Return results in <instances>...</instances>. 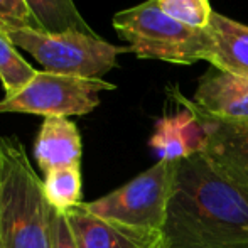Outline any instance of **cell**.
<instances>
[{
    "label": "cell",
    "instance_id": "cell-1",
    "mask_svg": "<svg viewBox=\"0 0 248 248\" xmlns=\"http://www.w3.org/2000/svg\"><path fill=\"white\" fill-rule=\"evenodd\" d=\"M164 233L169 248H248V191L202 152L177 160Z\"/></svg>",
    "mask_w": 248,
    "mask_h": 248
},
{
    "label": "cell",
    "instance_id": "cell-2",
    "mask_svg": "<svg viewBox=\"0 0 248 248\" xmlns=\"http://www.w3.org/2000/svg\"><path fill=\"white\" fill-rule=\"evenodd\" d=\"M0 238L3 248H52L51 204L16 135L0 139Z\"/></svg>",
    "mask_w": 248,
    "mask_h": 248
},
{
    "label": "cell",
    "instance_id": "cell-3",
    "mask_svg": "<svg viewBox=\"0 0 248 248\" xmlns=\"http://www.w3.org/2000/svg\"><path fill=\"white\" fill-rule=\"evenodd\" d=\"M118 36L128 43L130 52L140 59H159L189 66L204 61L209 46L206 29H194L170 19L157 0L120 10L113 17Z\"/></svg>",
    "mask_w": 248,
    "mask_h": 248
},
{
    "label": "cell",
    "instance_id": "cell-4",
    "mask_svg": "<svg viewBox=\"0 0 248 248\" xmlns=\"http://www.w3.org/2000/svg\"><path fill=\"white\" fill-rule=\"evenodd\" d=\"M7 37L16 47L27 51L44 71L52 75L78 76V78L101 79L117 66V58L130 47L113 46L96 34L69 32L47 34L39 31H10Z\"/></svg>",
    "mask_w": 248,
    "mask_h": 248
},
{
    "label": "cell",
    "instance_id": "cell-5",
    "mask_svg": "<svg viewBox=\"0 0 248 248\" xmlns=\"http://www.w3.org/2000/svg\"><path fill=\"white\" fill-rule=\"evenodd\" d=\"M176 166L177 160H157L122 187L96 201L85 202L86 209L100 218L128 226L164 230Z\"/></svg>",
    "mask_w": 248,
    "mask_h": 248
},
{
    "label": "cell",
    "instance_id": "cell-6",
    "mask_svg": "<svg viewBox=\"0 0 248 248\" xmlns=\"http://www.w3.org/2000/svg\"><path fill=\"white\" fill-rule=\"evenodd\" d=\"M110 90H115V85L105 79L37 71L22 92L0 101V113H32L44 118L79 117L95 110L100 105V93Z\"/></svg>",
    "mask_w": 248,
    "mask_h": 248
},
{
    "label": "cell",
    "instance_id": "cell-7",
    "mask_svg": "<svg viewBox=\"0 0 248 248\" xmlns=\"http://www.w3.org/2000/svg\"><path fill=\"white\" fill-rule=\"evenodd\" d=\"M79 248H169L164 230L139 228L88 211L85 202L64 211Z\"/></svg>",
    "mask_w": 248,
    "mask_h": 248
},
{
    "label": "cell",
    "instance_id": "cell-8",
    "mask_svg": "<svg viewBox=\"0 0 248 248\" xmlns=\"http://www.w3.org/2000/svg\"><path fill=\"white\" fill-rule=\"evenodd\" d=\"M172 95L181 110L159 118L149 142L159 160H183L201 154L206 147V128L193 100L186 98L179 90H174Z\"/></svg>",
    "mask_w": 248,
    "mask_h": 248
},
{
    "label": "cell",
    "instance_id": "cell-9",
    "mask_svg": "<svg viewBox=\"0 0 248 248\" xmlns=\"http://www.w3.org/2000/svg\"><path fill=\"white\" fill-rule=\"evenodd\" d=\"M193 105L206 128V147L202 154L216 169L248 191V122L225 124L199 110L194 101Z\"/></svg>",
    "mask_w": 248,
    "mask_h": 248
},
{
    "label": "cell",
    "instance_id": "cell-10",
    "mask_svg": "<svg viewBox=\"0 0 248 248\" xmlns=\"http://www.w3.org/2000/svg\"><path fill=\"white\" fill-rule=\"evenodd\" d=\"M194 103L211 118L225 124L248 122V78L209 66L199 78Z\"/></svg>",
    "mask_w": 248,
    "mask_h": 248
},
{
    "label": "cell",
    "instance_id": "cell-11",
    "mask_svg": "<svg viewBox=\"0 0 248 248\" xmlns=\"http://www.w3.org/2000/svg\"><path fill=\"white\" fill-rule=\"evenodd\" d=\"M209 46L204 61L230 75L248 78V27L213 12L206 26Z\"/></svg>",
    "mask_w": 248,
    "mask_h": 248
},
{
    "label": "cell",
    "instance_id": "cell-12",
    "mask_svg": "<svg viewBox=\"0 0 248 248\" xmlns=\"http://www.w3.org/2000/svg\"><path fill=\"white\" fill-rule=\"evenodd\" d=\"M81 135L71 120L46 117L37 134L34 155L44 174L52 169L81 164Z\"/></svg>",
    "mask_w": 248,
    "mask_h": 248
},
{
    "label": "cell",
    "instance_id": "cell-13",
    "mask_svg": "<svg viewBox=\"0 0 248 248\" xmlns=\"http://www.w3.org/2000/svg\"><path fill=\"white\" fill-rule=\"evenodd\" d=\"M26 3L44 32L62 34L76 31L96 36L95 31L81 17L73 0H26Z\"/></svg>",
    "mask_w": 248,
    "mask_h": 248
},
{
    "label": "cell",
    "instance_id": "cell-14",
    "mask_svg": "<svg viewBox=\"0 0 248 248\" xmlns=\"http://www.w3.org/2000/svg\"><path fill=\"white\" fill-rule=\"evenodd\" d=\"M44 194L47 202L59 211H68L81 202V167L69 166L44 174Z\"/></svg>",
    "mask_w": 248,
    "mask_h": 248
},
{
    "label": "cell",
    "instance_id": "cell-15",
    "mask_svg": "<svg viewBox=\"0 0 248 248\" xmlns=\"http://www.w3.org/2000/svg\"><path fill=\"white\" fill-rule=\"evenodd\" d=\"M37 75L22 56L17 52L12 41L0 31V81L5 90L3 98H12L20 93Z\"/></svg>",
    "mask_w": 248,
    "mask_h": 248
},
{
    "label": "cell",
    "instance_id": "cell-16",
    "mask_svg": "<svg viewBox=\"0 0 248 248\" xmlns=\"http://www.w3.org/2000/svg\"><path fill=\"white\" fill-rule=\"evenodd\" d=\"M162 12L170 19L194 29H206L215 10L209 0H157Z\"/></svg>",
    "mask_w": 248,
    "mask_h": 248
},
{
    "label": "cell",
    "instance_id": "cell-17",
    "mask_svg": "<svg viewBox=\"0 0 248 248\" xmlns=\"http://www.w3.org/2000/svg\"><path fill=\"white\" fill-rule=\"evenodd\" d=\"M22 29L44 32L41 24L27 7L26 0H0V31L7 34L10 31Z\"/></svg>",
    "mask_w": 248,
    "mask_h": 248
},
{
    "label": "cell",
    "instance_id": "cell-18",
    "mask_svg": "<svg viewBox=\"0 0 248 248\" xmlns=\"http://www.w3.org/2000/svg\"><path fill=\"white\" fill-rule=\"evenodd\" d=\"M51 236L52 248H79L75 232L64 211L51 206Z\"/></svg>",
    "mask_w": 248,
    "mask_h": 248
},
{
    "label": "cell",
    "instance_id": "cell-19",
    "mask_svg": "<svg viewBox=\"0 0 248 248\" xmlns=\"http://www.w3.org/2000/svg\"><path fill=\"white\" fill-rule=\"evenodd\" d=\"M0 248H3V243H2V238H0Z\"/></svg>",
    "mask_w": 248,
    "mask_h": 248
}]
</instances>
